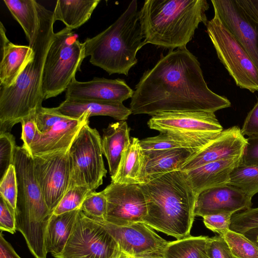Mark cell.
<instances>
[{"label":"cell","instance_id":"19","mask_svg":"<svg viewBox=\"0 0 258 258\" xmlns=\"http://www.w3.org/2000/svg\"><path fill=\"white\" fill-rule=\"evenodd\" d=\"M89 116L83 114L79 118L68 117L44 134L39 132L29 152L32 156L60 151H68L75 137L83 127L89 122Z\"/></svg>","mask_w":258,"mask_h":258},{"label":"cell","instance_id":"44","mask_svg":"<svg viewBox=\"0 0 258 258\" xmlns=\"http://www.w3.org/2000/svg\"><path fill=\"white\" fill-rule=\"evenodd\" d=\"M247 140L241 164L258 166V138H248Z\"/></svg>","mask_w":258,"mask_h":258},{"label":"cell","instance_id":"13","mask_svg":"<svg viewBox=\"0 0 258 258\" xmlns=\"http://www.w3.org/2000/svg\"><path fill=\"white\" fill-rule=\"evenodd\" d=\"M102 192L107 200L105 221L118 226L143 222L147 214V206L139 184L111 182Z\"/></svg>","mask_w":258,"mask_h":258},{"label":"cell","instance_id":"10","mask_svg":"<svg viewBox=\"0 0 258 258\" xmlns=\"http://www.w3.org/2000/svg\"><path fill=\"white\" fill-rule=\"evenodd\" d=\"M114 238L79 210L72 233L55 258H116L121 252Z\"/></svg>","mask_w":258,"mask_h":258},{"label":"cell","instance_id":"12","mask_svg":"<svg viewBox=\"0 0 258 258\" xmlns=\"http://www.w3.org/2000/svg\"><path fill=\"white\" fill-rule=\"evenodd\" d=\"M114 238L121 251L133 257L164 258L169 243L143 222L118 226L98 221Z\"/></svg>","mask_w":258,"mask_h":258},{"label":"cell","instance_id":"36","mask_svg":"<svg viewBox=\"0 0 258 258\" xmlns=\"http://www.w3.org/2000/svg\"><path fill=\"white\" fill-rule=\"evenodd\" d=\"M16 143L10 132L0 134V180L11 165H14Z\"/></svg>","mask_w":258,"mask_h":258},{"label":"cell","instance_id":"11","mask_svg":"<svg viewBox=\"0 0 258 258\" xmlns=\"http://www.w3.org/2000/svg\"><path fill=\"white\" fill-rule=\"evenodd\" d=\"M33 158L37 181L46 204L53 214L70 187L68 151L36 155Z\"/></svg>","mask_w":258,"mask_h":258},{"label":"cell","instance_id":"3","mask_svg":"<svg viewBox=\"0 0 258 258\" xmlns=\"http://www.w3.org/2000/svg\"><path fill=\"white\" fill-rule=\"evenodd\" d=\"M139 184L147 206L143 222L177 240L190 236L197 195L184 172L173 171Z\"/></svg>","mask_w":258,"mask_h":258},{"label":"cell","instance_id":"24","mask_svg":"<svg viewBox=\"0 0 258 258\" xmlns=\"http://www.w3.org/2000/svg\"><path fill=\"white\" fill-rule=\"evenodd\" d=\"M220 133L193 135L168 132H160L157 136L141 140L140 144L144 151L181 148L200 150L214 139Z\"/></svg>","mask_w":258,"mask_h":258},{"label":"cell","instance_id":"5","mask_svg":"<svg viewBox=\"0 0 258 258\" xmlns=\"http://www.w3.org/2000/svg\"><path fill=\"white\" fill-rule=\"evenodd\" d=\"M86 57L109 75L128 76L138 62V51L145 45L138 11L137 1H132L125 11L106 29L83 42Z\"/></svg>","mask_w":258,"mask_h":258},{"label":"cell","instance_id":"27","mask_svg":"<svg viewBox=\"0 0 258 258\" xmlns=\"http://www.w3.org/2000/svg\"><path fill=\"white\" fill-rule=\"evenodd\" d=\"M79 210L52 215L45 238L47 253L49 252L54 257L62 251L72 233Z\"/></svg>","mask_w":258,"mask_h":258},{"label":"cell","instance_id":"43","mask_svg":"<svg viewBox=\"0 0 258 258\" xmlns=\"http://www.w3.org/2000/svg\"><path fill=\"white\" fill-rule=\"evenodd\" d=\"M241 131L243 136L258 138V101L248 113Z\"/></svg>","mask_w":258,"mask_h":258},{"label":"cell","instance_id":"18","mask_svg":"<svg viewBox=\"0 0 258 258\" xmlns=\"http://www.w3.org/2000/svg\"><path fill=\"white\" fill-rule=\"evenodd\" d=\"M251 199L228 184L209 188L197 196L195 215L203 217L223 212L235 214L251 208Z\"/></svg>","mask_w":258,"mask_h":258},{"label":"cell","instance_id":"49","mask_svg":"<svg viewBox=\"0 0 258 258\" xmlns=\"http://www.w3.org/2000/svg\"><path fill=\"white\" fill-rule=\"evenodd\" d=\"M133 258H138V257H133ZM140 258H143V257H140Z\"/></svg>","mask_w":258,"mask_h":258},{"label":"cell","instance_id":"28","mask_svg":"<svg viewBox=\"0 0 258 258\" xmlns=\"http://www.w3.org/2000/svg\"><path fill=\"white\" fill-rule=\"evenodd\" d=\"M100 0H58L54 20L61 21L69 30L78 29L88 21Z\"/></svg>","mask_w":258,"mask_h":258},{"label":"cell","instance_id":"40","mask_svg":"<svg viewBox=\"0 0 258 258\" xmlns=\"http://www.w3.org/2000/svg\"><path fill=\"white\" fill-rule=\"evenodd\" d=\"M206 250L208 258H236L224 238L219 235L209 237Z\"/></svg>","mask_w":258,"mask_h":258},{"label":"cell","instance_id":"46","mask_svg":"<svg viewBox=\"0 0 258 258\" xmlns=\"http://www.w3.org/2000/svg\"><path fill=\"white\" fill-rule=\"evenodd\" d=\"M238 4L258 21V0H236Z\"/></svg>","mask_w":258,"mask_h":258},{"label":"cell","instance_id":"47","mask_svg":"<svg viewBox=\"0 0 258 258\" xmlns=\"http://www.w3.org/2000/svg\"><path fill=\"white\" fill-rule=\"evenodd\" d=\"M116 258H133V257L122 251L120 255Z\"/></svg>","mask_w":258,"mask_h":258},{"label":"cell","instance_id":"38","mask_svg":"<svg viewBox=\"0 0 258 258\" xmlns=\"http://www.w3.org/2000/svg\"><path fill=\"white\" fill-rule=\"evenodd\" d=\"M35 115L37 129L40 134L46 133L55 124L69 117L56 112L53 108L42 106L36 110Z\"/></svg>","mask_w":258,"mask_h":258},{"label":"cell","instance_id":"20","mask_svg":"<svg viewBox=\"0 0 258 258\" xmlns=\"http://www.w3.org/2000/svg\"><path fill=\"white\" fill-rule=\"evenodd\" d=\"M242 157H234L210 162L184 172L198 196L207 189L228 184L231 172L241 163Z\"/></svg>","mask_w":258,"mask_h":258},{"label":"cell","instance_id":"39","mask_svg":"<svg viewBox=\"0 0 258 258\" xmlns=\"http://www.w3.org/2000/svg\"><path fill=\"white\" fill-rule=\"evenodd\" d=\"M233 213L223 212L204 216L203 222L207 228L223 236L230 230Z\"/></svg>","mask_w":258,"mask_h":258},{"label":"cell","instance_id":"48","mask_svg":"<svg viewBox=\"0 0 258 258\" xmlns=\"http://www.w3.org/2000/svg\"><path fill=\"white\" fill-rule=\"evenodd\" d=\"M252 241L258 244V233L254 236Z\"/></svg>","mask_w":258,"mask_h":258},{"label":"cell","instance_id":"32","mask_svg":"<svg viewBox=\"0 0 258 258\" xmlns=\"http://www.w3.org/2000/svg\"><path fill=\"white\" fill-rule=\"evenodd\" d=\"M236 258H258V244L231 229L222 236Z\"/></svg>","mask_w":258,"mask_h":258},{"label":"cell","instance_id":"2","mask_svg":"<svg viewBox=\"0 0 258 258\" xmlns=\"http://www.w3.org/2000/svg\"><path fill=\"white\" fill-rule=\"evenodd\" d=\"M39 22L29 43L32 55L13 84L0 87V134L10 132L16 124L41 107L43 71L54 36L53 12L37 3Z\"/></svg>","mask_w":258,"mask_h":258},{"label":"cell","instance_id":"7","mask_svg":"<svg viewBox=\"0 0 258 258\" xmlns=\"http://www.w3.org/2000/svg\"><path fill=\"white\" fill-rule=\"evenodd\" d=\"M85 57V47L78 35L66 27L54 33L43 71L42 91L44 99L67 90L77 72L81 71Z\"/></svg>","mask_w":258,"mask_h":258},{"label":"cell","instance_id":"29","mask_svg":"<svg viewBox=\"0 0 258 258\" xmlns=\"http://www.w3.org/2000/svg\"><path fill=\"white\" fill-rule=\"evenodd\" d=\"M23 29L29 43L33 39L39 22L37 2L34 0H4Z\"/></svg>","mask_w":258,"mask_h":258},{"label":"cell","instance_id":"41","mask_svg":"<svg viewBox=\"0 0 258 258\" xmlns=\"http://www.w3.org/2000/svg\"><path fill=\"white\" fill-rule=\"evenodd\" d=\"M0 230L14 234L16 229L15 210L0 196Z\"/></svg>","mask_w":258,"mask_h":258},{"label":"cell","instance_id":"21","mask_svg":"<svg viewBox=\"0 0 258 258\" xmlns=\"http://www.w3.org/2000/svg\"><path fill=\"white\" fill-rule=\"evenodd\" d=\"M1 60L0 62V87H8L14 83L32 55L28 45L15 44L6 34V29L0 22Z\"/></svg>","mask_w":258,"mask_h":258},{"label":"cell","instance_id":"25","mask_svg":"<svg viewBox=\"0 0 258 258\" xmlns=\"http://www.w3.org/2000/svg\"><path fill=\"white\" fill-rule=\"evenodd\" d=\"M130 130L125 120L110 123L103 130L102 152L107 160L111 177L116 174L122 154L131 142Z\"/></svg>","mask_w":258,"mask_h":258},{"label":"cell","instance_id":"22","mask_svg":"<svg viewBox=\"0 0 258 258\" xmlns=\"http://www.w3.org/2000/svg\"><path fill=\"white\" fill-rule=\"evenodd\" d=\"M53 109L69 117L79 118L83 114L92 116H108L119 121L125 120L132 114L130 108L122 103L96 100L66 99Z\"/></svg>","mask_w":258,"mask_h":258},{"label":"cell","instance_id":"35","mask_svg":"<svg viewBox=\"0 0 258 258\" xmlns=\"http://www.w3.org/2000/svg\"><path fill=\"white\" fill-rule=\"evenodd\" d=\"M92 191L86 186H76L70 188L56 207L53 214L59 215L80 209L86 197Z\"/></svg>","mask_w":258,"mask_h":258},{"label":"cell","instance_id":"30","mask_svg":"<svg viewBox=\"0 0 258 258\" xmlns=\"http://www.w3.org/2000/svg\"><path fill=\"white\" fill-rule=\"evenodd\" d=\"M209 237L191 235L169 242L164 258H208L206 245Z\"/></svg>","mask_w":258,"mask_h":258},{"label":"cell","instance_id":"31","mask_svg":"<svg viewBox=\"0 0 258 258\" xmlns=\"http://www.w3.org/2000/svg\"><path fill=\"white\" fill-rule=\"evenodd\" d=\"M228 185L252 198L258 193V166L241 163L231 172Z\"/></svg>","mask_w":258,"mask_h":258},{"label":"cell","instance_id":"33","mask_svg":"<svg viewBox=\"0 0 258 258\" xmlns=\"http://www.w3.org/2000/svg\"><path fill=\"white\" fill-rule=\"evenodd\" d=\"M230 229L244 234L252 240L258 233V207L233 214Z\"/></svg>","mask_w":258,"mask_h":258},{"label":"cell","instance_id":"16","mask_svg":"<svg viewBox=\"0 0 258 258\" xmlns=\"http://www.w3.org/2000/svg\"><path fill=\"white\" fill-rule=\"evenodd\" d=\"M247 143L237 126L223 130L207 145L195 153L182 165L186 171L205 164L243 155Z\"/></svg>","mask_w":258,"mask_h":258},{"label":"cell","instance_id":"45","mask_svg":"<svg viewBox=\"0 0 258 258\" xmlns=\"http://www.w3.org/2000/svg\"><path fill=\"white\" fill-rule=\"evenodd\" d=\"M0 258H22L11 244L5 238L2 231L0 234Z\"/></svg>","mask_w":258,"mask_h":258},{"label":"cell","instance_id":"8","mask_svg":"<svg viewBox=\"0 0 258 258\" xmlns=\"http://www.w3.org/2000/svg\"><path fill=\"white\" fill-rule=\"evenodd\" d=\"M89 122L83 126L68 150L71 173L69 189L83 186L95 191L107 173L101 137L96 128L89 126Z\"/></svg>","mask_w":258,"mask_h":258},{"label":"cell","instance_id":"42","mask_svg":"<svg viewBox=\"0 0 258 258\" xmlns=\"http://www.w3.org/2000/svg\"><path fill=\"white\" fill-rule=\"evenodd\" d=\"M35 112L24 117L21 121L22 128L21 139L23 142V146L29 151L38 132L35 120Z\"/></svg>","mask_w":258,"mask_h":258},{"label":"cell","instance_id":"26","mask_svg":"<svg viewBox=\"0 0 258 258\" xmlns=\"http://www.w3.org/2000/svg\"><path fill=\"white\" fill-rule=\"evenodd\" d=\"M140 141L137 138H131L122 154L116 174L111 177V182L126 184L144 183L145 158Z\"/></svg>","mask_w":258,"mask_h":258},{"label":"cell","instance_id":"15","mask_svg":"<svg viewBox=\"0 0 258 258\" xmlns=\"http://www.w3.org/2000/svg\"><path fill=\"white\" fill-rule=\"evenodd\" d=\"M147 124L150 128L160 132L193 135L220 133L223 130L215 113L205 111L162 112L152 116Z\"/></svg>","mask_w":258,"mask_h":258},{"label":"cell","instance_id":"23","mask_svg":"<svg viewBox=\"0 0 258 258\" xmlns=\"http://www.w3.org/2000/svg\"><path fill=\"white\" fill-rule=\"evenodd\" d=\"M198 151L181 148L144 151V183L165 173L180 170L182 164Z\"/></svg>","mask_w":258,"mask_h":258},{"label":"cell","instance_id":"17","mask_svg":"<svg viewBox=\"0 0 258 258\" xmlns=\"http://www.w3.org/2000/svg\"><path fill=\"white\" fill-rule=\"evenodd\" d=\"M134 93L121 79L95 77L91 81L79 82L75 78L69 84L65 97L66 99L122 103L132 98Z\"/></svg>","mask_w":258,"mask_h":258},{"label":"cell","instance_id":"6","mask_svg":"<svg viewBox=\"0 0 258 258\" xmlns=\"http://www.w3.org/2000/svg\"><path fill=\"white\" fill-rule=\"evenodd\" d=\"M14 165L18 183L16 229L29 241L44 238L52 214L37 181L32 155L23 145L15 149Z\"/></svg>","mask_w":258,"mask_h":258},{"label":"cell","instance_id":"9","mask_svg":"<svg viewBox=\"0 0 258 258\" xmlns=\"http://www.w3.org/2000/svg\"><path fill=\"white\" fill-rule=\"evenodd\" d=\"M206 26L218 58L236 85L251 92L258 91V68L245 50L216 15Z\"/></svg>","mask_w":258,"mask_h":258},{"label":"cell","instance_id":"37","mask_svg":"<svg viewBox=\"0 0 258 258\" xmlns=\"http://www.w3.org/2000/svg\"><path fill=\"white\" fill-rule=\"evenodd\" d=\"M0 196L15 210L18 196V183L15 167L11 165L0 180Z\"/></svg>","mask_w":258,"mask_h":258},{"label":"cell","instance_id":"34","mask_svg":"<svg viewBox=\"0 0 258 258\" xmlns=\"http://www.w3.org/2000/svg\"><path fill=\"white\" fill-rule=\"evenodd\" d=\"M80 210L92 220L105 221L107 212V200L102 191L90 193L83 201Z\"/></svg>","mask_w":258,"mask_h":258},{"label":"cell","instance_id":"1","mask_svg":"<svg viewBox=\"0 0 258 258\" xmlns=\"http://www.w3.org/2000/svg\"><path fill=\"white\" fill-rule=\"evenodd\" d=\"M231 106L208 87L197 58L186 47L170 50L146 71L130 104L132 114L215 111Z\"/></svg>","mask_w":258,"mask_h":258},{"label":"cell","instance_id":"4","mask_svg":"<svg viewBox=\"0 0 258 258\" xmlns=\"http://www.w3.org/2000/svg\"><path fill=\"white\" fill-rule=\"evenodd\" d=\"M206 0H146L139 11L145 44L172 50L186 47L201 23H208Z\"/></svg>","mask_w":258,"mask_h":258},{"label":"cell","instance_id":"14","mask_svg":"<svg viewBox=\"0 0 258 258\" xmlns=\"http://www.w3.org/2000/svg\"><path fill=\"white\" fill-rule=\"evenodd\" d=\"M216 15L247 52L258 68V21L236 0H212Z\"/></svg>","mask_w":258,"mask_h":258}]
</instances>
